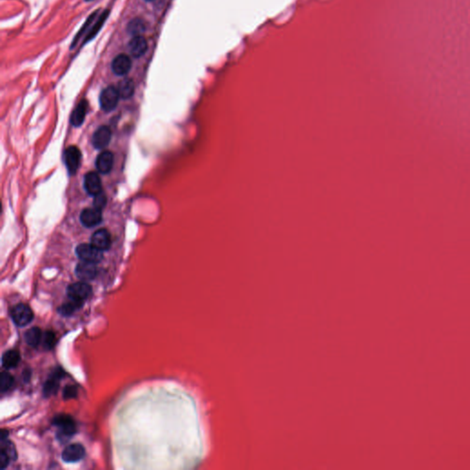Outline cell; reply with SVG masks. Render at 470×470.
Here are the masks:
<instances>
[{
    "label": "cell",
    "mask_w": 470,
    "mask_h": 470,
    "mask_svg": "<svg viewBox=\"0 0 470 470\" xmlns=\"http://www.w3.org/2000/svg\"><path fill=\"white\" fill-rule=\"evenodd\" d=\"M132 61L126 54H120L114 58L112 62V70L116 75H124L131 70Z\"/></svg>",
    "instance_id": "9a60e30c"
},
{
    "label": "cell",
    "mask_w": 470,
    "mask_h": 470,
    "mask_svg": "<svg viewBox=\"0 0 470 470\" xmlns=\"http://www.w3.org/2000/svg\"><path fill=\"white\" fill-rule=\"evenodd\" d=\"M10 316L15 325H18L19 327L27 326L33 321L34 318L32 309L23 303H19L14 306L10 311Z\"/></svg>",
    "instance_id": "6da1fadb"
},
{
    "label": "cell",
    "mask_w": 470,
    "mask_h": 470,
    "mask_svg": "<svg viewBox=\"0 0 470 470\" xmlns=\"http://www.w3.org/2000/svg\"><path fill=\"white\" fill-rule=\"evenodd\" d=\"M144 31H145V24L141 19H132L128 25V32L133 36L141 35Z\"/></svg>",
    "instance_id": "7402d4cb"
},
{
    "label": "cell",
    "mask_w": 470,
    "mask_h": 470,
    "mask_svg": "<svg viewBox=\"0 0 470 470\" xmlns=\"http://www.w3.org/2000/svg\"><path fill=\"white\" fill-rule=\"evenodd\" d=\"M83 304L84 302L82 301H75L68 298V301L64 303L61 307H59L58 311L63 316H70L75 313L76 310H79Z\"/></svg>",
    "instance_id": "ffe728a7"
},
{
    "label": "cell",
    "mask_w": 470,
    "mask_h": 470,
    "mask_svg": "<svg viewBox=\"0 0 470 470\" xmlns=\"http://www.w3.org/2000/svg\"><path fill=\"white\" fill-rule=\"evenodd\" d=\"M75 275L81 281H91L98 275V268L96 263L81 261L75 268Z\"/></svg>",
    "instance_id": "52a82bcc"
},
{
    "label": "cell",
    "mask_w": 470,
    "mask_h": 470,
    "mask_svg": "<svg viewBox=\"0 0 470 470\" xmlns=\"http://www.w3.org/2000/svg\"><path fill=\"white\" fill-rule=\"evenodd\" d=\"M20 361V355L18 350H9L6 351L2 356V367L6 369L14 368L19 365Z\"/></svg>",
    "instance_id": "e0dca14e"
},
{
    "label": "cell",
    "mask_w": 470,
    "mask_h": 470,
    "mask_svg": "<svg viewBox=\"0 0 470 470\" xmlns=\"http://www.w3.org/2000/svg\"><path fill=\"white\" fill-rule=\"evenodd\" d=\"M8 436H9V432L6 431V430H1V440H6L8 439Z\"/></svg>",
    "instance_id": "f546056e"
},
{
    "label": "cell",
    "mask_w": 470,
    "mask_h": 470,
    "mask_svg": "<svg viewBox=\"0 0 470 470\" xmlns=\"http://www.w3.org/2000/svg\"><path fill=\"white\" fill-rule=\"evenodd\" d=\"M52 424L59 428V433L64 437H71L76 432L75 421L68 414L57 415L56 417L53 418Z\"/></svg>",
    "instance_id": "3957f363"
},
{
    "label": "cell",
    "mask_w": 470,
    "mask_h": 470,
    "mask_svg": "<svg viewBox=\"0 0 470 470\" xmlns=\"http://www.w3.org/2000/svg\"><path fill=\"white\" fill-rule=\"evenodd\" d=\"M75 253L81 261H85V262L98 263L103 259L102 251L96 248L94 245L91 244L90 245L83 244V245H78L75 249Z\"/></svg>",
    "instance_id": "7a4b0ae2"
},
{
    "label": "cell",
    "mask_w": 470,
    "mask_h": 470,
    "mask_svg": "<svg viewBox=\"0 0 470 470\" xmlns=\"http://www.w3.org/2000/svg\"><path fill=\"white\" fill-rule=\"evenodd\" d=\"M146 1H154V0H146Z\"/></svg>",
    "instance_id": "4dcf8cb0"
},
{
    "label": "cell",
    "mask_w": 470,
    "mask_h": 470,
    "mask_svg": "<svg viewBox=\"0 0 470 470\" xmlns=\"http://www.w3.org/2000/svg\"><path fill=\"white\" fill-rule=\"evenodd\" d=\"M1 450L5 452L10 457V460L14 461L17 459V451H16L15 446L8 439L1 440Z\"/></svg>",
    "instance_id": "cb8c5ba5"
},
{
    "label": "cell",
    "mask_w": 470,
    "mask_h": 470,
    "mask_svg": "<svg viewBox=\"0 0 470 470\" xmlns=\"http://www.w3.org/2000/svg\"><path fill=\"white\" fill-rule=\"evenodd\" d=\"M81 162V152L76 146H70L66 151V165L71 174H75Z\"/></svg>",
    "instance_id": "9c48e42d"
},
{
    "label": "cell",
    "mask_w": 470,
    "mask_h": 470,
    "mask_svg": "<svg viewBox=\"0 0 470 470\" xmlns=\"http://www.w3.org/2000/svg\"><path fill=\"white\" fill-rule=\"evenodd\" d=\"M107 204V198L104 195L103 193H99L97 196H95L94 208L102 211Z\"/></svg>",
    "instance_id": "4316f807"
},
{
    "label": "cell",
    "mask_w": 470,
    "mask_h": 470,
    "mask_svg": "<svg viewBox=\"0 0 470 470\" xmlns=\"http://www.w3.org/2000/svg\"><path fill=\"white\" fill-rule=\"evenodd\" d=\"M106 18H107V14H102V16L100 17V19H99V21L96 23V26H95L94 28H92V31H91V33H90V38L93 37L95 34L99 32V28H100L101 25H102V22H104V20L106 19Z\"/></svg>",
    "instance_id": "f1b7e54d"
},
{
    "label": "cell",
    "mask_w": 470,
    "mask_h": 470,
    "mask_svg": "<svg viewBox=\"0 0 470 470\" xmlns=\"http://www.w3.org/2000/svg\"><path fill=\"white\" fill-rule=\"evenodd\" d=\"M121 96L119 94L118 89L114 86H108L101 92L99 101L100 106L105 111H111L117 107L119 99Z\"/></svg>",
    "instance_id": "5b68a950"
},
{
    "label": "cell",
    "mask_w": 470,
    "mask_h": 470,
    "mask_svg": "<svg viewBox=\"0 0 470 470\" xmlns=\"http://www.w3.org/2000/svg\"><path fill=\"white\" fill-rule=\"evenodd\" d=\"M78 394V390L75 386L68 385L63 390V398L65 400L75 399Z\"/></svg>",
    "instance_id": "484cf974"
},
{
    "label": "cell",
    "mask_w": 470,
    "mask_h": 470,
    "mask_svg": "<svg viewBox=\"0 0 470 470\" xmlns=\"http://www.w3.org/2000/svg\"><path fill=\"white\" fill-rule=\"evenodd\" d=\"M86 108H87V103H86V101L83 100V101H81L79 105L74 110V112L72 114V117H71V123L73 125H75V127L80 126V125H82V123H84L85 113H86Z\"/></svg>",
    "instance_id": "d6986e66"
},
{
    "label": "cell",
    "mask_w": 470,
    "mask_h": 470,
    "mask_svg": "<svg viewBox=\"0 0 470 470\" xmlns=\"http://www.w3.org/2000/svg\"><path fill=\"white\" fill-rule=\"evenodd\" d=\"M85 456V447L80 444H72L64 449L62 453V459L66 463H75L82 460Z\"/></svg>",
    "instance_id": "8992f818"
},
{
    "label": "cell",
    "mask_w": 470,
    "mask_h": 470,
    "mask_svg": "<svg viewBox=\"0 0 470 470\" xmlns=\"http://www.w3.org/2000/svg\"><path fill=\"white\" fill-rule=\"evenodd\" d=\"M43 346L47 350H51L56 344V335L52 331H47L43 335Z\"/></svg>",
    "instance_id": "d4e9b609"
},
{
    "label": "cell",
    "mask_w": 470,
    "mask_h": 470,
    "mask_svg": "<svg viewBox=\"0 0 470 470\" xmlns=\"http://www.w3.org/2000/svg\"><path fill=\"white\" fill-rule=\"evenodd\" d=\"M92 294V287L85 281L71 284L67 288V295L69 299L85 302Z\"/></svg>",
    "instance_id": "277c9868"
},
{
    "label": "cell",
    "mask_w": 470,
    "mask_h": 470,
    "mask_svg": "<svg viewBox=\"0 0 470 470\" xmlns=\"http://www.w3.org/2000/svg\"><path fill=\"white\" fill-rule=\"evenodd\" d=\"M113 162H114V157H113L112 153L102 152L98 156L97 161H96L97 169L101 174H108L112 169Z\"/></svg>",
    "instance_id": "2e32d148"
},
{
    "label": "cell",
    "mask_w": 470,
    "mask_h": 470,
    "mask_svg": "<svg viewBox=\"0 0 470 470\" xmlns=\"http://www.w3.org/2000/svg\"><path fill=\"white\" fill-rule=\"evenodd\" d=\"M147 48H148L147 42L141 35L133 36L131 42L129 43V51L132 56L135 58L142 56L147 51Z\"/></svg>",
    "instance_id": "5bb4252c"
},
{
    "label": "cell",
    "mask_w": 470,
    "mask_h": 470,
    "mask_svg": "<svg viewBox=\"0 0 470 470\" xmlns=\"http://www.w3.org/2000/svg\"><path fill=\"white\" fill-rule=\"evenodd\" d=\"M118 91L122 99H128L134 94V84L131 79H123L118 85Z\"/></svg>",
    "instance_id": "44dd1931"
},
{
    "label": "cell",
    "mask_w": 470,
    "mask_h": 470,
    "mask_svg": "<svg viewBox=\"0 0 470 470\" xmlns=\"http://www.w3.org/2000/svg\"><path fill=\"white\" fill-rule=\"evenodd\" d=\"M111 140V131L108 126H101L95 132L92 142L95 148L102 150L107 147Z\"/></svg>",
    "instance_id": "7c38bea8"
},
{
    "label": "cell",
    "mask_w": 470,
    "mask_h": 470,
    "mask_svg": "<svg viewBox=\"0 0 470 470\" xmlns=\"http://www.w3.org/2000/svg\"><path fill=\"white\" fill-rule=\"evenodd\" d=\"M14 385V378L9 372L3 371L0 376V390L1 392H6L10 390Z\"/></svg>",
    "instance_id": "603a6c76"
},
{
    "label": "cell",
    "mask_w": 470,
    "mask_h": 470,
    "mask_svg": "<svg viewBox=\"0 0 470 470\" xmlns=\"http://www.w3.org/2000/svg\"><path fill=\"white\" fill-rule=\"evenodd\" d=\"M91 245L100 251H107L110 248L111 238L110 234L106 229L98 230L91 237Z\"/></svg>",
    "instance_id": "8fae6325"
},
{
    "label": "cell",
    "mask_w": 470,
    "mask_h": 470,
    "mask_svg": "<svg viewBox=\"0 0 470 470\" xmlns=\"http://www.w3.org/2000/svg\"><path fill=\"white\" fill-rule=\"evenodd\" d=\"M24 338H25V342L31 347H38L43 340V333L40 328L33 327L25 333Z\"/></svg>",
    "instance_id": "ac0fdd59"
},
{
    "label": "cell",
    "mask_w": 470,
    "mask_h": 470,
    "mask_svg": "<svg viewBox=\"0 0 470 470\" xmlns=\"http://www.w3.org/2000/svg\"><path fill=\"white\" fill-rule=\"evenodd\" d=\"M10 458L9 456L6 454L5 452L0 449V467L1 469H5L10 465Z\"/></svg>",
    "instance_id": "83f0119b"
},
{
    "label": "cell",
    "mask_w": 470,
    "mask_h": 470,
    "mask_svg": "<svg viewBox=\"0 0 470 470\" xmlns=\"http://www.w3.org/2000/svg\"><path fill=\"white\" fill-rule=\"evenodd\" d=\"M84 186L86 192L91 196H97L99 193L102 192V184L99 174L96 172H90L85 174L84 180Z\"/></svg>",
    "instance_id": "4fadbf2b"
},
{
    "label": "cell",
    "mask_w": 470,
    "mask_h": 470,
    "mask_svg": "<svg viewBox=\"0 0 470 470\" xmlns=\"http://www.w3.org/2000/svg\"><path fill=\"white\" fill-rule=\"evenodd\" d=\"M80 221L85 227H95L102 221V212L98 209H85L81 212Z\"/></svg>",
    "instance_id": "30bf717a"
},
{
    "label": "cell",
    "mask_w": 470,
    "mask_h": 470,
    "mask_svg": "<svg viewBox=\"0 0 470 470\" xmlns=\"http://www.w3.org/2000/svg\"><path fill=\"white\" fill-rule=\"evenodd\" d=\"M65 376V372L61 368H58L52 372V375L48 378L43 386V395L46 398L54 395L59 390L60 380Z\"/></svg>",
    "instance_id": "ba28073f"
},
{
    "label": "cell",
    "mask_w": 470,
    "mask_h": 470,
    "mask_svg": "<svg viewBox=\"0 0 470 470\" xmlns=\"http://www.w3.org/2000/svg\"><path fill=\"white\" fill-rule=\"evenodd\" d=\"M87 1H89V0H87Z\"/></svg>",
    "instance_id": "1f68e13d"
}]
</instances>
